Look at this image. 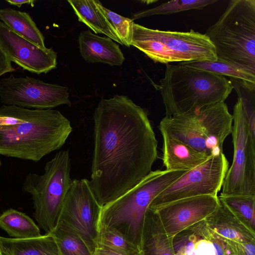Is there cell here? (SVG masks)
I'll use <instances>...</instances> for the list:
<instances>
[{
  "instance_id": "obj_1",
  "label": "cell",
  "mask_w": 255,
  "mask_h": 255,
  "mask_svg": "<svg viewBox=\"0 0 255 255\" xmlns=\"http://www.w3.org/2000/svg\"><path fill=\"white\" fill-rule=\"evenodd\" d=\"M90 186L102 207L142 181L158 157L146 111L127 96L102 99L94 113Z\"/></svg>"
},
{
  "instance_id": "obj_2",
  "label": "cell",
  "mask_w": 255,
  "mask_h": 255,
  "mask_svg": "<svg viewBox=\"0 0 255 255\" xmlns=\"http://www.w3.org/2000/svg\"><path fill=\"white\" fill-rule=\"evenodd\" d=\"M59 111L0 107V154L37 162L60 148L72 131Z\"/></svg>"
},
{
  "instance_id": "obj_3",
  "label": "cell",
  "mask_w": 255,
  "mask_h": 255,
  "mask_svg": "<svg viewBox=\"0 0 255 255\" xmlns=\"http://www.w3.org/2000/svg\"><path fill=\"white\" fill-rule=\"evenodd\" d=\"M160 83L167 117L224 102L234 88L225 76L179 64H167Z\"/></svg>"
},
{
  "instance_id": "obj_4",
  "label": "cell",
  "mask_w": 255,
  "mask_h": 255,
  "mask_svg": "<svg viewBox=\"0 0 255 255\" xmlns=\"http://www.w3.org/2000/svg\"><path fill=\"white\" fill-rule=\"evenodd\" d=\"M187 171H152L142 181L102 207L99 227L114 229L140 250L145 212L154 198Z\"/></svg>"
},
{
  "instance_id": "obj_5",
  "label": "cell",
  "mask_w": 255,
  "mask_h": 255,
  "mask_svg": "<svg viewBox=\"0 0 255 255\" xmlns=\"http://www.w3.org/2000/svg\"><path fill=\"white\" fill-rule=\"evenodd\" d=\"M205 34L217 59L255 74V0L230 1Z\"/></svg>"
},
{
  "instance_id": "obj_6",
  "label": "cell",
  "mask_w": 255,
  "mask_h": 255,
  "mask_svg": "<svg viewBox=\"0 0 255 255\" xmlns=\"http://www.w3.org/2000/svg\"><path fill=\"white\" fill-rule=\"evenodd\" d=\"M233 124V115L221 102L192 113L165 117L158 128L162 136L179 140L210 157L223 153V143L232 133Z\"/></svg>"
},
{
  "instance_id": "obj_7",
  "label": "cell",
  "mask_w": 255,
  "mask_h": 255,
  "mask_svg": "<svg viewBox=\"0 0 255 255\" xmlns=\"http://www.w3.org/2000/svg\"><path fill=\"white\" fill-rule=\"evenodd\" d=\"M130 45L154 62L167 64L217 60L215 47L209 37L192 29L185 32L164 31L134 23Z\"/></svg>"
},
{
  "instance_id": "obj_8",
  "label": "cell",
  "mask_w": 255,
  "mask_h": 255,
  "mask_svg": "<svg viewBox=\"0 0 255 255\" xmlns=\"http://www.w3.org/2000/svg\"><path fill=\"white\" fill-rule=\"evenodd\" d=\"M69 151L57 152L46 163L42 175L28 174L22 190L31 195L34 217L46 234L56 228L63 202L72 183Z\"/></svg>"
},
{
  "instance_id": "obj_9",
  "label": "cell",
  "mask_w": 255,
  "mask_h": 255,
  "mask_svg": "<svg viewBox=\"0 0 255 255\" xmlns=\"http://www.w3.org/2000/svg\"><path fill=\"white\" fill-rule=\"evenodd\" d=\"M233 116V160L221 194L255 196V140L251 135L239 97L234 107Z\"/></svg>"
},
{
  "instance_id": "obj_10",
  "label": "cell",
  "mask_w": 255,
  "mask_h": 255,
  "mask_svg": "<svg viewBox=\"0 0 255 255\" xmlns=\"http://www.w3.org/2000/svg\"><path fill=\"white\" fill-rule=\"evenodd\" d=\"M101 210L89 180L74 179L65 196L56 228L78 235L93 255Z\"/></svg>"
},
{
  "instance_id": "obj_11",
  "label": "cell",
  "mask_w": 255,
  "mask_h": 255,
  "mask_svg": "<svg viewBox=\"0 0 255 255\" xmlns=\"http://www.w3.org/2000/svg\"><path fill=\"white\" fill-rule=\"evenodd\" d=\"M229 168L225 154L209 157L204 162L187 171L152 200L149 208L190 197L217 196Z\"/></svg>"
},
{
  "instance_id": "obj_12",
  "label": "cell",
  "mask_w": 255,
  "mask_h": 255,
  "mask_svg": "<svg viewBox=\"0 0 255 255\" xmlns=\"http://www.w3.org/2000/svg\"><path fill=\"white\" fill-rule=\"evenodd\" d=\"M68 88L26 76L10 75L0 80V100L5 105L35 109L71 106Z\"/></svg>"
},
{
  "instance_id": "obj_13",
  "label": "cell",
  "mask_w": 255,
  "mask_h": 255,
  "mask_svg": "<svg viewBox=\"0 0 255 255\" xmlns=\"http://www.w3.org/2000/svg\"><path fill=\"white\" fill-rule=\"evenodd\" d=\"M220 205L218 196L184 198L154 208L166 233L173 238L181 231L205 220Z\"/></svg>"
},
{
  "instance_id": "obj_14",
  "label": "cell",
  "mask_w": 255,
  "mask_h": 255,
  "mask_svg": "<svg viewBox=\"0 0 255 255\" xmlns=\"http://www.w3.org/2000/svg\"><path fill=\"white\" fill-rule=\"evenodd\" d=\"M0 45L11 61L30 72L46 73L57 66V53L17 34L0 20Z\"/></svg>"
},
{
  "instance_id": "obj_15",
  "label": "cell",
  "mask_w": 255,
  "mask_h": 255,
  "mask_svg": "<svg viewBox=\"0 0 255 255\" xmlns=\"http://www.w3.org/2000/svg\"><path fill=\"white\" fill-rule=\"evenodd\" d=\"M78 43L80 53L88 63L120 66L125 59L119 45L113 40L98 36L90 30L80 32Z\"/></svg>"
},
{
  "instance_id": "obj_16",
  "label": "cell",
  "mask_w": 255,
  "mask_h": 255,
  "mask_svg": "<svg viewBox=\"0 0 255 255\" xmlns=\"http://www.w3.org/2000/svg\"><path fill=\"white\" fill-rule=\"evenodd\" d=\"M172 238L165 232L154 211L148 208L141 236V255H175Z\"/></svg>"
},
{
  "instance_id": "obj_17",
  "label": "cell",
  "mask_w": 255,
  "mask_h": 255,
  "mask_svg": "<svg viewBox=\"0 0 255 255\" xmlns=\"http://www.w3.org/2000/svg\"><path fill=\"white\" fill-rule=\"evenodd\" d=\"M172 243L175 255H216L205 220L177 234Z\"/></svg>"
},
{
  "instance_id": "obj_18",
  "label": "cell",
  "mask_w": 255,
  "mask_h": 255,
  "mask_svg": "<svg viewBox=\"0 0 255 255\" xmlns=\"http://www.w3.org/2000/svg\"><path fill=\"white\" fill-rule=\"evenodd\" d=\"M162 161L168 171H188L209 157L177 139L162 136Z\"/></svg>"
},
{
  "instance_id": "obj_19",
  "label": "cell",
  "mask_w": 255,
  "mask_h": 255,
  "mask_svg": "<svg viewBox=\"0 0 255 255\" xmlns=\"http://www.w3.org/2000/svg\"><path fill=\"white\" fill-rule=\"evenodd\" d=\"M208 227L224 239L239 243L255 241V232L220 202L217 209L205 220Z\"/></svg>"
},
{
  "instance_id": "obj_20",
  "label": "cell",
  "mask_w": 255,
  "mask_h": 255,
  "mask_svg": "<svg viewBox=\"0 0 255 255\" xmlns=\"http://www.w3.org/2000/svg\"><path fill=\"white\" fill-rule=\"evenodd\" d=\"M0 250L2 255H60L51 233L27 239L0 236Z\"/></svg>"
},
{
  "instance_id": "obj_21",
  "label": "cell",
  "mask_w": 255,
  "mask_h": 255,
  "mask_svg": "<svg viewBox=\"0 0 255 255\" xmlns=\"http://www.w3.org/2000/svg\"><path fill=\"white\" fill-rule=\"evenodd\" d=\"M79 21L84 23L95 33L103 34L124 45L116 31L102 12L100 2L95 0H68Z\"/></svg>"
},
{
  "instance_id": "obj_22",
  "label": "cell",
  "mask_w": 255,
  "mask_h": 255,
  "mask_svg": "<svg viewBox=\"0 0 255 255\" xmlns=\"http://www.w3.org/2000/svg\"><path fill=\"white\" fill-rule=\"evenodd\" d=\"M0 20L11 30L42 48L44 38L29 14L10 7L0 9Z\"/></svg>"
},
{
  "instance_id": "obj_23",
  "label": "cell",
  "mask_w": 255,
  "mask_h": 255,
  "mask_svg": "<svg viewBox=\"0 0 255 255\" xmlns=\"http://www.w3.org/2000/svg\"><path fill=\"white\" fill-rule=\"evenodd\" d=\"M0 228L9 236L27 239L41 236L39 227L25 214L9 209L0 215Z\"/></svg>"
},
{
  "instance_id": "obj_24",
  "label": "cell",
  "mask_w": 255,
  "mask_h": 255,
  "mask_svg": "<svg viewBox=\"0 0 255 255\" xmlns=\"http://www.w3.org/2000/svg\"><path fill=\"white\" fill-rule=\"evenodd\" d=\"M179 64L226 76L237 80L255 84V74L238 66L217 59L215 61H193L179 62Z\"/></svg>"
},
{
  "instance_id": "obj_25",
  "label": "cell",
  "mask_w": 255,
  "mask_h": 255,
  "mask_svg": "<svg viewBox=\"0 0 255 255\" xmlns=\"http://www.w3.org/2000/svg\"><path fill=\"white\" fill-rule=\"evenodd\" d=\"M218 198L240 221L255 232V196L220 194Z\"/></svg>"
},
{
  "instance_id": "obj_26",
  "label": "cell",
  "mask_w": 255,
  "mask_h": 255,
  "mask_svg": "<svg viewBox=\"0 0 255 255\" xmlns=\"http://www.w3.org/2000/svg\"><path fill=\"white\" fill-rule=\"evenodd\" d=\"M215 0H174L150 9L135 13L131 19L156 15L169 14L190 9H202L205 6L217 2Z\"/></svg>"
},
{
  "instance_id": "obj_27",
  "label": "cell",
  "mask_w": 255,
  "mask_h": 255,
  "mask_svg": "<svg viewBox=\"0 0 255 255\" xmlns=\"http://www.w3.org/2000/svg\"><path fill=\"white\" fill-rule=\"evenodd\" d=\"M97 248H102L126 255L140 254L139 249L117 231L99 227Z\"/></svg>"
},
{
  "instance_id": "obj_28",
  "label": "cell",
  "mask_w": 255,
  "mask_h": 255,
  "mask_svg": "<svg viewBox=\"0 0 255 255\" xmlns=\"http://www.w3.org/2000/svg\"><path fill=\"white\" fill-rule=\"evenodd\" d=\"M230 80L241 99L251 135L255 140V84L234 79Z\"/></svg>"
},
{
  "instance_id": "obj_29",
  "label": "cell",
  "mask_w": 255,
  "mask_h": 255,
  "mask_svg": "<svg viewBox=\"0 0 255 255\" xmlns=\"http://www.w3.org/2000/svg\"><path fill=\"white\" fill-rule=\"evenodd\" d=\"M51 234L60 255H93L84 241L75 233L56 228Z\"/></svg>"
},
{
  "instance_id": "obj_30",
  "label": "cell",
  "mask_w": 255,
  "mask_h": 255,
  "mask_svg": "<svg viewBox=\"0 0 255 255\" xmlns=\"http://www.w3.org/2000/svg\"><path fill=\"white\" fill-rule=\"evenodd\" d=\"M100 7L122 40L123 44L128 47L130 46L134 23L133 21L105 8L101 2Z\"/></svg>"
},
{
  "instance_id": "obj_31",
  "label": "cell",
  "mask_w": 255,
  "mask_h": 255,
  "mask_svg": "<svg viewBox=\"0 0 255 255\" xmlns=\"http://www.w3.org/2000/svg\"><path fill=\"white\" fill-rule=\"evenodd\" d=\"M209 230L210 239L214 245L216 255H234L225 239L210 229Z\"/></svg>"
},
{
  "instance_id": "obj_32",
  "label": "cell",
  "mask_w": 255,
  "mask_h": 255,
  "mask_svg": "<svg viewBox=\"0 0 255 255\" xmlns=\"http://www.w3.org/2000/svg\"><path fill=\"white\" fill-rule=\"evenodd\" d=\"M224 239L232 249L234 255H255V241L239 243Z\"/></svg>"
},
{
  "instance_id": "obj_33",
  "label": "cell",
  "mask_w": 255,
  "mask_h": 255,
  "mask_svg": "<svg viewBox=\"0 0 255 255\" xmlns=\"http://www.w3.org/2000/svg\"><path fill=\"white\" fill-rule=\"evenodd\" d=\"M15 70L11 65L10 58L0 45V76Z\"/></svg>"
},
{
  "instance_id": "obj_34",
  "label": "cell",
  "mask_w": 255,
  "mask_h": 255,
  "mask_svg": "<svg viewBox=\"0 0 255 255\" xmlns=\"http://www.w3.org/2000/svg\"><path fill=\"white\" fill-rule=\"evenodd\" d=\"M93 255H126L102 248H97ZM141 255V254L137 255Z\"/></svg>"
},
{
  "instance_id": "obj_35",
  "label": "cell",
  "mask_w": 255,
  "mask_h": 255,
  "mask_svg": "<svg viewBox=\"0 0 255 255\" xmlns=\"http://www.w3.org/2000/svg\"><path fill=\"white\" fill-rule=\"evenodd\" d=\"M6 1L10 4L15 5L19 7L23 4H31V6H33L34 2H35V0H6Z\"/></svg>"
},
{
  "instance_id": "obj_36",
  "label": "cell",
  "mask_w": 255,
  "mask_h": 255,
  "mask_svg": "<svg viewBox=\"0 0 255 255\" xmlns=\"http://www.w3.org/2000/svg\"><path fill=\"white\" fill-rule=\"evenodd\" d=\"M0 255H2V254H1V253L0 250Z\"/></svg>"
},
{
  "instance_id": "obj_37",
  "label": "cell",
  "mask_w": 255,
  "mask_h": 255,
  "mask_svg": "<svg viewBox=\"0 0 255 255\" xmlns=\"http://www.w3.org/2000/svg\"></svg>"
}]
</instances>
